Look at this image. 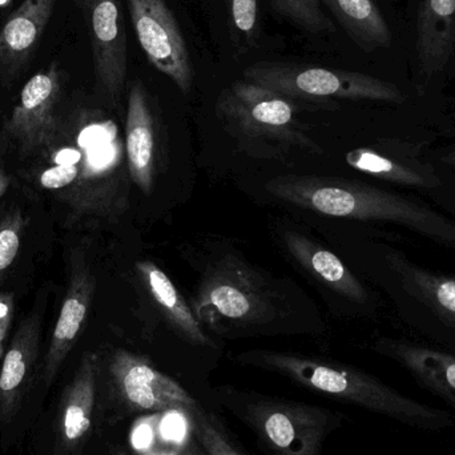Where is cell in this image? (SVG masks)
<instances>
[{
    "instance_id": "obj_2",
    "label": "cell",
    "mask_w": 455,
    "mask_h": 455,
    "mask_svg": "<svg viewBox=\"0 0 455 455\" xmlns=\"http://www.w3.org/2000/svg\"><path fill=\"white\" fill-rule=\"evenodd\" d=\"M241 358L246 363L283 374L315 392L349 401L406 424L427 429H438L451 424L448 414L443 411L409 400L379 379L355 369L288 353L253 352Z\"/></svg>"
},
{
    "instance_id": "obj_10",
    "label": "cell",
    "mask_w": 455,
    "mask_h": 455,
    "mask_svg": "<svg viewBox=\"0 0 455 455\" xmlns=\"http://www.w3.org/2000/svg\"><path fill=\"white\" fill-rule=\"evenodd\" d=\"M61 84V71L56 63L40 69L24 84L3 128V135L15 144L23 159L31 157L55 132L60 119Z\"/></svg>"
},
{
    "instance_id": "obj_1",
    "label": "cell",
    "mask_w": 455,
    "mask_h": 455,
    "mask_svg": "<svg viewBox=\"0 0 455 455\" xmlns=\"http://www.w3.org/2000/svg\"><path fill=\"white\" fill-rule=\"evenodd\" d=\"M28 159L31 183L68 208L74 220L115 221L128 210L125 139L103 109L80 106L60 115L53 135Z\"/></svg>"
},
{
    "instance_id": "obj_27",
    "label": "cell",
    "mask_w": 455,
    "mask_h": 455,
    "mask_svg": "<svg viewBox=\"0 0 455 455\" xmlns=\"http://www.w3.org/2000/svg\"><path fill=\"white\" fill-rule=\"evenodd\" d=\"M15 301L12 293H0V360L5 352V339L12 325Z\"/></svg>"
},
{
    "instance_id": "obj_29",
    "label": "cell",
    "mask_w": 455,
    "mask_h": 455,
    "mask_svg": "<svg viewBox=\"0 0 455 455\" xmlns=\"http://www.w3.org/2000/svg\"><path fill=\"white\" fill-rule=\"evenodd\" d=\"M443 162L446 163V164L451 165V167L455 168V151L451 152V154L445 155L443 157Z\"/></svg>"
},
{
    "instance_id": "obj_21",
    "label": "cell",
    "mask_w": 455,
    "mask_h": 455,
    "mask_svg": "<svg viewBox=\"0 0 455 455\" xmlns=\"http://www.w3.org/2000/svg\"><path fill=\"white\" fill-rule=\"evenodd\" d=\"M393 264L405 288L455 326V278L429 272L403 259H393Z\"/></svg>"
},
{
    "instance_id": "obj_18",
    "label": "cell",
    "mask_w": 455,
    "mask_h": 455,
    "mask_svg": "<svg viewBox=\"0 0 455 455\" xmlns=\"http://www.w3.org/2000/svg\"><path fill=\"white\" fill-rule=\"evenodd\" d=\"M283 240L289 253L336 293L355 302L368 299V293L361 281L336 254L293 230L283 233Z\"/></svg>"
},
{
    "instance_id": "obj_19",
    "label": "cell",
    "mask_w": 455,
    "mask_h": 455,
    "mask_svg": "<svg viewBox=\"0 0 455 455\" xmlns=\"http://www.w3.org/2000/svg\"><path fill=\"white\" fill-rule=\"evenodd\" d=\"M333 13L347 36L363 51L389 50L395 34L376 0H321Z\"/></svg>"
},
{
    "instance_id": "obj_4",
    "label": "cell",
    "mask_w": 455,
    "mask_h": 455,
    "mask_svg": "<svg viewBox=\"0 0 455 455\" xmlns=\"http://www.w3.org/2000/svg\"><path fill=\"white\" fill-rule=\"evenodd\" d=\"M409 58L421 95L455 76V0H406Z\"/></svg>"
},
{
    "instance_id": "obj_25",
    "label": "cell",
    "mask_w": 455,
    "mask_h": 455,
    "mask_svg": "<svg viewBox=\"0 0 455 455\" xmlns=\"http://www.w3.org/2000/svg\"><path fill=\"white\" fill-rule=\"evenodd\" d=\"M189 416L195 435L208 455H243L229 443L227 435L218 427V422L202 409H195Z\"/></svg>"
},
{
    "instance_id": "obj_31",
    "label": "cell",
    "mask_w": 455,
    "mask_h": 455,
    "mask_svg": "<svg viewBox=\"0 0 455 455\" xmlns=\"http://www.w3.org/2000/svg\"><path fill=\"white\" fill-rule=\"evenodd\" d=\"M12 2L13 0H0V10H2V8L7 7V5H10Z\"/></svg>"
},
{
    "instance_id": "obj_12",
    "label": "cell",
    "mask_w": 455,
    "mask_h": 455,
    "mask_svg": "<svg viewBox=\"0 0 455 455\" xmlns=\"http://www.w3.org/2000/svg\"><path fill=\"white\" fill-rule=\"evenodd\" d=\"M96 278L82 251H75L71 259L68 285L56 318L55 328L43 363V382L50 387L59 369L76 345L95 296Z\"/></svg>"
},
{
    "instance_id": "obj_13",
    "label": "cell",
    "mask_w": 455,
    "mask_h": 455,
    "mask_svg": "<svg viewBox=\"0 0 455 455\" xmlns=\"http://www.w3.org/2000/svg\"><path fill=\"white\" fill-rule=\"evenodd\" d=\"M99 371L98 355L84 353L74 379L64 390L58 419L59 448L63 454L75 453L92 427Z\"/></svg>"
},
{
    "instance_id": "obj_17",
    "label": "cell",
    "mask_w": 455,
    "mask_h": 455,
    "mask_svg": "<svg viewBox=\"0 0 455 455\" xmlns=\"http://www.w3.org/2000/svg\"><path fill=\"white\" fill-rule=\"evenodd\" d=\"M345 160L355 171L387 183L427 189L440 186L437 171L413 155L358 148L347 152Z\"/></svg>"
},
{
    "instance_id": "obj_22",
    "label": "cell",
    "mask_w": 455,
    "mask_h": 455,
    "mask_svg": "<svg viewBox=\"0 0 455 455\" xmlns=\"http://www.w3.org/2000/svg\"><path fill=\"white\" fill-rule=\"evenodd\" d=\"M390 353L427 387L448 397L455 395V357L408 344L389 345Z\"/></svg>"
},
{
    "instance_id": "obj_24",
    "label": "cell",
    "mask_w": 455,
    "mask_h": 455,
    "mask_svg": "<svg viewBox=\"0 0 455 455\" xmlns=\"http://www.w3.org/2000/svg\"><path fill=\"white\" fill-rule=\"evenodd\" d=\"M26 230V218L19 207H8L0 212V280L12 267L20 251Z\"/></svg>"
},
{
    "instance_id": "obj_11",
    "label": "cell",
    "mask_w": 455,
    "mask_h": 455,
    "mask_svg": "<svg viewBox=\"0 0 455 455\" xmlns=\"http://www.w3.org/2000/svg\"><path fill=\"white\" fill-rule=\"evenodd\" d=\"M92 48L96 84L108 103L116 106L127 80V31L122 0H84Z\"/></svg>"
},
{
    "instance_id": "obj_6",
    "label": "cell",
    "mask_w": 455,
    "mask_h": 455,
    "mask_svg": "<svg viewBox=\"0 0 455 455\" xmlns=\"http://www.w3.org/2000/svg\"><path fill=\"white\" fill-rule=\"evenodd\" d=\"M248 419L275 455H320L331 427L328 411L286 401L251 403Z\"/></svg>"
},
{
    "instance_id": "obj_14",
    "label": "cell",
    "mask_w": 455,
    "mask_h": 455,
    "mask_svg": "<svg viewBox=\"0 0 455 455\" xmlns=\"http://www.w3.org/2000/svg\"><path fill=\"white\" fill-rule=\"evenodd\" d=\"M58 0H24L0 28V77L12 82L36 51Z\"/></svg>"
},
{
    "instance_id": "obj_23",
    "label": "cell",
    "mask_w": 455,
    "mask_h": 455,
    "mask_svg": "<svg viewBox=\"0 0 455 455\" xmlns=\"http://www.w3.org/2000/svg\"><path fill=\"white\" fill-rule=\"evenodd\" d=\"M275 12L310 34H333L336 24L326 15L321 0H270Z\"/></svg>"
},
{
    "instance_id": "obj_5",
    "label": "cell",
    "mask_w": 455,
    "mask_h": 455,
    "mask_svg": "<svg viewBox=\"0 0 455 455\" xmlns=\"http://www.w3.org/2000/svg\"><path fill=\"white\" fill-rule=\"evenodd\" d=\"M218 112L240 138L312 146L297 119V108L291 99L248 80H237L223 91Z\"/></svg>"
},
{
    "instance_id": "obj_30",
    "label": "cell",
    "mask_w": 455,
    "mask_h": 455,
    "mask_svg": "<svg viewBox=\"0 0 455 455\" xmlns=\"http://www.w3.org/2000/svg\"><path fill=\"white\" fill-rule=\"evenodd\" d=\"M117 455H125V454H117ZM181 455H204L202 453V451H199L197 448H188L186 449V451H183V454Z\"/></svg>"
},
{
    "instance_id": "obj_16",
    "label": "cell",
    "mask_w": 455,
    "mask_h": 455,
    "mask_svg": "<svg viewBox=\"0 0 455 455\" xmlns=\"http://www.w3.org/2000/svg\"><path fill=\"white\" fill-rule=\"evenodd\" d=\"M125 154L132 183L149 195L155 184V119L143 83L135 82L128 95Z\"/></svg>"
},
{
    "instance_id": "obj_3",
    "label": "cell",
    "mask_w": 455,
    "mask_h": 455,
    "mask_svg": "<svg viewBox=\"0 0 455 455\" xmlns=\"http://www.w3.org/2000/svg\"><path fill=\"white\" fill-rule=\"evenodd\" d=\"M243 79L296 100L381 101L403 104L405 93L395 84L363 72L321 68L304 64L259 61L243 69Z\"/></svg>"
},
{
    "instance_id": "obj_8",
    "label": "cell",
    "mask_w": 455,
    "mask_h": 455,
    "mask_svg": "<svg viewBox=\"0 0 455 455\" xmlns=\"http://www.w3.org/2000/svg\"><path fill=\"white\" fill-rule=\"evenodd\" d=\"M127 2L136 37L149 63L187 95L194 83V69L186 37L172 11L165 0Z\"/></svg>"
},
{
    "instance_id": "obj_26",
    "label": "cell",
    "mask_w": 455,
    "mask_h": 455,
    "mask_svg": "<svg viewBox=\"0 0 455 455\" xmlns=\"http://www.w3.org/2000/svg\"><path fill=\"white\" fill-rule=\"evenodd\" d=\"M230 29L235 42L253 44L259 29L257 0H227Z\"/></svg>"
},
{
    "instance_id": "obj_9",
    "label": "cell",
    "mask_w": 455,
    "mask_h": 455,
    "mask_svg": "<svg viewBox=\"0 0 455 455\" xmlns=\"http://www.w3.org/2000/svg\"><path fill=\"white\" fill-rule=\"evenodd\" d=\"M195 305L202 317H223L243 323L262 320L273 309L269 294L256 275L229 259L208 270Z\"/></svg>"
},
{
    "instance_id": "obj_20",
    "label": "cell",
    "mask_w": 455,
    "mask_h": 455,
    "mask_svg": "<svg viewBox=\"0 0 455 455\" xmlns=\"http://www.w3.org/2000/svg\"><path fill=\"white\" fill-rule=\"evenodd\" d=\"M149 294L154 297L168 323L180 333L187 341L200 347H211L210 337L203 331L196 315L187 304L184 297L179 293L171 278L151 261H140L136 264Z\"/></svg>"
},
{
    "instance_id": "obj_15",
    "label": "cell",
    "mask_w": 455,
    "mask_h": 455,
    "mask_svg": "<svg viewBox=\"0 0 455 455\" xmlns=\"http://www.w3.org/2000/svg\"><path fill=\"white\" fill-rule=\"evenodd\" d=\"M42 320L39 313L21 321L10 347L3 355L0 369V419L10 421L15 416L24 395L31 387L39 355Z\"/></svg>"
},
{
    "instance_id": "obj_28",
    "label": "cell",
    "mask_w": 455,
    "mask_h": 455,
    "mask_svg": "<svg viewBox=\"0 0 455 455\" xmlns=\"http://www.w3.org/2000/svg\"><path fill=\"white\" fill-rule=\"evenodd\" d=\"M11 186V178L7 172H5L4 167H3L2 163H0V199H2L3 195L8 191Z\"/></svg>"
},
{
    "instance_id": "obj_7",
    "label": "cell",
    "mask_w": 455,
    "mask_h": 455,
    "mask_svg": "<svg viewBox=\"0 0 455 455\" xmlns=\"http://www.w3.org/2000/svg\"><path fill=\"white\" fill-rule=\"evenodd\" d=\"M108 377L117 400L135 413L187 411L199 408L183 387L157 371L147 358L124 349L109 358Z\"/></svg>"
}]
</instances>
